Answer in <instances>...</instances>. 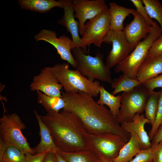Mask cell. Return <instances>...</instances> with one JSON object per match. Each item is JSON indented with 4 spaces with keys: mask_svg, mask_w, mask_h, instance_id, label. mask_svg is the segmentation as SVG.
Returning a JSON list of instances; mask_svg holds the SVG:
<instances>
[{
    "mask_svg": "<svg viewBox=\"0 0 162 162\" xmlns=\"http://www.w3.org/2000/svg\"><path fill=\"white\" fill-rule=\"evenodd\" d=\"M62 96L65 102L63 110L76 116L87 133L113 134L122 136L128 142L129 140L130 134L123 129L117 118L104 105L98 104L92 96L81 91L63 92Z\"/></svg>",
    "mask_w": 162,
    "mask_h": 162,
    "instance_id": "obj_1",
    "label": "cell"
},
{
    "mask_svg": "<svg viewBox=\"0 0 162 162\" xmlns=\"http://www.w3.org/2000/svg\"><path fill=\"white\" fill-rule=\"evenodd\" d=\"M40 117L58 150L75 152L88 149L84 137L86 131L75 115L63 110L47 112Z\"/></svg>",
    "mask_w": 162,
    "mask_h": 162,
    "instance_id": "obj_2",
    "label": "cell"
},
{
    "mask_svg": "<svg viewBox=\"0 0 162 162\" xmlns=\"http://www.w3.org/2000/svg\"><path fill=\"white\" fill-rule=\"evenodd\" d=\"M54 74L65 92L86 93L93 97L99 94L100 86L98 81H92L82 76L79 71L70 69L68 63L58 64L52 67Z\"/></svg>",
    "mask_w": 162,
    "mask_h": 162,
    "instance_id": "obj_3",
    "label": "cell"
},
{
    "mask_svg": "<svg viewBox=\"0 0 162 162\" xmlns=\"http://www.w3.org/2000/svg\"><path fill=\"white\" fill-rule=\"evenodd\" d=\"M162 34L159 25L155 21L147 36L125 59L116 66L115 72H122L130 78L136 79L138 70L144 62L148 51L154 42Z\"/></svg>",
    "mask_w": 162,
    "mask_h": 162,
    "instance_id": "obj_4",
    "label": "cell"
},
{
    "mask_svg": "<svg viewBox=\"0 0 162 162\" xmlns=\"http://www.w3.org/2000/svg\"><path fill=\"white\" fill-rule=\"evenodd\" d=\"M75 60L76 69L83 76L94 81L97 79L104 82L111 83V72L104 62V55L99 52L94 56L86 55L80 47L71 49Z\"/></svg>",
    "mask_w": 162,
    "mask_h": 162,
    "instance_id": "obj_5",
    "label": "cell"
},
{
    "mask_svg": "<svg viewBox=\"0 0 162 162\" xmlns=\"http://www.w3.org/2000/svg\"><path fill=\"white\" fill-rule=\"evenodd\" d=\"M19 116L15 113L5 114L0 119V137L7 146H14L26 153L35 154L22 133L26 128Z\"/></svg>",
    "mask_w": 162,
    "mask_h": 162,
    "instance_id": "obj_6",
    "label": "cell"
},
{
    "mask_svg": "<svg viewBox=\"0 0 162 162\" xmlns=\"http://www.w3.org/2000/svg\"><path fill=\"white\" fill-rule=\"evenodd\" d=\"M88 149L98 158L105 157L113 160L128 141L122 136L113 134H84Z\"/></svg>",
    "mask_w": 162,
    "mask_h": 162,
    "instance_id": "obj_7",
    "label": "cell"
},
{
    "mask_svg": "<svg viewBox=\"0 0 162 162\" xmlns=\"http://www.w3.org/2000/svg\"><path fill=\"white\" fill-rule=\"evenodd\" d=\"M149 93L142 84L130 91L121 93V106L117 117L120 124L132 121L136 114L144 112Z\"/></svg>",
    "mask_w": 162,
    "mask_h": 162,
    "instance_id": "obj_8",
    "label": "cell"
},
{
    "mask_svg": "<svg viewBox=\"0 0 162 162\" xmlns=\"http://www.w3.org/2000/svg\"><path fill=\"white\" fill-rule=\"evenodd\" d=\"M110 30L108 10L89 20L85 25L81 41L84 46L93 44L100 47L103 39Z\"/></svg>",
    "mask_w": 162,
    "mask_h": 162,
    "instance_id": "obj_9",
    "label": "cell"
},
{
    "mask_svg": "<svg viewBox=\"0 0 162 162\" xmlns=\"http://www.w3.org/2000/svg\"><path fill=\"white\" fill-rule=\"evenodd\" d=\"M103 41L112 45L105 63L110 69L125 59L132 51L123 31L117 32L110 30Z\"/></svg>",
    "mask_w": 162,
    "mask_h": 162,
    "instance_id": "obj_10",
    "label": "cell"
},
{
    "mask_svg": "<svg viewBox=\"0 0 162 162\" xmlns=\"http://www.w3.org/2000/svg\"><path fill=\"white\" fill-rule=\"evenodd\" d=\"M34 37L37 41L44 40L52 45L61 59L76 68V61L71 52L72 40L68 37L63 35L58 38L55 31L45 29H42Z\"/></svg>",
    "mask_w": 162,
    "mask_h": 162,
    "instance_id": "obj_11",
    "label": "cell"
},
{
    "mask_svg": "<svg viewBox=\"0 0 162 162\" xmlns=\"http://www.w3.org/2000/svg\"><path fill=\"white\" fill-rule=\"evenodd\" d=\"M73 7L74 17L78 20L79 33L82 36L86 21L109 9L104 0H74Z\"/></svg>",
    "mask_w": 162,
    "mask_h": 162,
    "instance_id": "obj_12",
    "label": "cell"
},
{
    "mask_svg": "<svg viewBox=\"0 0 162 162\" xmlns=\"http://www.w3.org/2000/svg\"><path fill=\"white\" fill-rule=\"evenodd\" d=\"M32 91H39L50 96L62 97L61 91L63 86L56 77L52 67H46L39 74L34 76L31 83Z\"/></svg>",
    "mask_w": 162,
    "mask_h": 162,
    "instance_id": "obj_13",
    "label": "cell"
},
{
    "mask_svg": "<svg viewBox=\"0 0 162 162\" xmlns=\"http://www.w3.org/2000/svg\"><path fill=\"white\" fill-rule=\"evenodd\" d=\"M61 1L64 14L61 19L58 20V23L65 27L67 31L71 34L72 38V49L76 47H81L86 54L87 47L83 44L79 35V22L75 19L73 0Z\"/></svg>",
    "mask_w": 162,
    "mask_h": 162,
    "instance_id": "obj_14",
    "label": "cell"
},
{
    "mask_svg": "<svg viewBox=\"0 0 162 162\" xmlns=\"http://www.w3.org/2000/svg\"><path fill=\"white\" fill-rule=\"evenodd\" d=\"M134 18L126 24L123 32L132 51L141 40L144 39L150 32L152 26L148 24L136 11L133 14Z\"/></svg>",
    "mask_w": 162,
    "mask_h": 162,
    "instance_id": "obj_15",
    "label": "cell"
},
{
    "mask_svg": "<svg viewBox=\"0 0 162 162\" xmlns=\"http://www.w3.org/2000/svg\"><path fill=\"white\" fill-rule=\"evenodd\" d=\"M146 123L150 124V121L145 118L144 115L139 113L134 116L132 121L120 123L122 128L125 132L135 137L141 149L151 147V141L144 128Z\"/></svg>",
    "mask_w": 162,
    "mask_h": 162,
    "instance_id": "obj_16",
    "label": "cell"
},
{
    "mask_svg": "<svg viewBox=\"0 0 162 162\" xmlns=\"http://www.w3.org/2000/svg\"><path fill=\"white\" fill-rule=\"evenodd\" d=\"M109 4L110 30L117 32L123 31L124 20L136 10L119 5L115 2H110Z\"/></svg>",
    "mask_w": 162,
    "mask_h": 162,
    "instance_id": "obj_17",
    "label": "cell"
},
{
    "mask_svg": "<svg viewBox=\"0 0 162 162\" xmlns=\"http://www.w3.org/2000/svg\"><path fill=\"white\" fill-rule=\"evenodd\" d=\"M34 112L39 126V135L40 136L39 143L33 148L34 153L46 152H57L58 149L53 142L49 130L42 121L40 116L36 110H34Z\"/></svg>",
    "mask_w": 162,
    "mask_h": 162,
    "instance_id": "obj_18",
    "label": "cell"
},
{
    "mask_svg": "<svg viewBox=\"0 0 162 162\" xmlns=\"http://www.w3.org/2000/svg\"><path fill=\"white\" fill-rule=\"evenodd\" d=\"M162 74V55L143 62L137 71L136 79L142 83Z\"/></svg>",
    "mask_w": 162,
    "mask_h": 162,
    "instance_id": "obj_19",
    "label": "cell"
},
{
    "mask_svg": "<svg viewBox=\"0 0 162 162\" xmlns=\"http://www.w3.org/2000/svg\"><path fill=\"white\" fill-rule=\"evenodd\" d=\"M18 3L23 9L40 13H45L49 11L55 7L62 8L61 0H19Z\"/></svg>",
    "mask_w": 162,
    "mask_h": 162,
    "instance_id": "obj_20",
    "label": "cell"
},
{
    "mask_svg": "<svg viewBox=\"0 0 162 162\" xmlns=\"http://www.w3.org/2000/svg\"><path fill=\"white\" fill-rule=\"evenodd\" d=\"M100 97L97 103L101 105L107 106L112 115L117 118L121 106V95L115 96L107 91L103 85L99 88Z\"/></svg>",
    "mask_w": 162,
    "mask_h": 162,
    "instance_id": "obj_21",
    "label": "cell"
},
{
    "mask_svg": "<svg viewBox=\"0 0 162 162\" xmlns=\"http://www.w3.org/2000/svg\"><path fill=\"white\" fill-rule=\"evenodd\" d=\"M36 92L38 103L41 105L47 112H59L64 108L65 102L62 97L49 96L39 91Z\"/></svg>",
    "mask_w": 162,
    "mask_h": 162,
    "instance_id": "obj_22",
    "label": "cell"
},
{
    "mask_svg": "<svg viewBox=\"0 0 162 162\" xmlns=\"http://www.w3.org/2000/svg\"><path fill=\"white\" fill-rule=\"evenodd\" d=\"M129 140L120 150L114 162H128L135 156L141 150L139 144L135 137L130 134Z\"/></svg>",
    "mask_w": 162,
    "mask_h": 162,
    "instance_id": "obj_23",
    "label": "cell"
},
{
    "mask_svg": "<svg viewBox=\"0 0 162 162\" xmlns=\"http://www.w3.org/2000/svg\"><path fill=\"white\" fill-rule=\"evenodd\" d=\"M67 162H100L99 158L87 149L75 152L57 151Z\"/></svg>",
    "mask_w": 162,
    "mask_h": 162,
    "instance_id": "obj_24",
    "label": "cell"
},
{
    "mask_svg": "<svg viewBox=\"0 0 162 162\" xmlns=\"http://www.w3.org/2000/svg\"><path fill=\"white\" fill-rule=\"evenodd\" d=\"M142 84L136 79L130 78L126 75L122 74L112 80L111 86L113 90L111 93L115 95L121 92H129Z\"/></svg>",
    "mask_w": 162,
    "mask_h": 162,
    "instance_id": "obj_25",
    "label": "cell"
},
{
    "mask_svg": "<svg viewBox=\"0 0 162 162\" xmlns=\"http://www.w3.org/2000/svg\"><path fill=\"white\" fill-rule=\"evenodd\" d=\"M159 91L150 92L145 108V116L148 120L152 126L154 124L158 110Z\"/></svg>",
    "mask_w": 162,
    "mask_h": 162,
    "instance_id": "obj_26",
    "label": "cell"
},
{
    "mask_svg": "<svg viewBox=\"0 0 162 162\" xmlns=\"http://www.w3.org/2000/svg\"><path fill=\"white\" fill-rule=\"evenodd\" d=\"M142 1L148 15L158 22L162 32V4L158 0H142Z\"/></svg>",
    "mask_w": 162,
    "mask_h": 162,
    "instance_id": "obj_27",
    "label": "cell"
},
{
    "mask_svg": "<svg viewBox=\"0 0 162 162\" xmlns=\"http://www.w3.org/2000/svg\"><path fill=\"white\" fill-rule=\"evenodd\" d=\"M25 154L18 148L14 146H9L7 147L2 161L3 162H25Z\"/></svg>",
    "mask_w": 162,
    "mask_h": 162,
    "instance_id": "obj_28",
    "label": "cell"
},
{
    "mask_svg": "<svg viewBox=\"0 0 162 162\" xmlns=\"http://www.w3.org/2000/svg\"><path fill=\"white\" fill-rule=\"evenodd\" d=\"M159 91L158 106L155 121L148 134L151 141L159 127L162 124V89Z\"/></svg>",
    "mask_w": 162,
    "mask_h": 162,
    "instance_id": "obj_29",
    "label": "cell"
},
{
    "mask_svg": "<svg viewBox=\"0 0 162 162\" xmlns=\"http://www.w3.org/2000/svg\"><path fill=\"white\" fill-rule=\"evenodd\" d=\"M162 55V34L153 43L143 62Z\"/></svg>",
    "mask_w": 162,
    "mask_h": 162,
    "instance_id": "obj_30",
    "label": "cell"
},
{
    "mask_svg": "<svg viewBox=\"0 0 162 162\" xmlns=\"http://www.w3.org/2000/svg\"><path fill=\"white\" fill-rule=\"evenodd\" d=\"M136 9V11L150 25L152 26L155 23L149 16L144 5L142 0H130Z\"/></svg>",
    "mask_w": 162,
    "mask_h": 162,
    "instance_id": "obj_31",
    "label": "cell"
},
{
    "mask_svg": "<svg viewBox=\"0 0 162 162\" xmlns=\"http://www.w3.org/2000/svg\"><path fill=\"white\" fill-rule=\"evenodd\" d=\"M152 147L141 149L135 157L128 162H153Z\"/></svg>",
    "mask_w": 162,
    "mask_h": 162,
    "instance_id": "obj_32",
    "label": "cell"
},
{
    "mask_svg": "<svg viewBox=\"0 0 162 162\" xmlns=\"http://www.w3.org/2000/svg\"><path fill=\"white\" fill-rule=\"evenodd\" d=\"M142 84L150 92L153 91L155 88H162V74L143 82Z\"/></svg>",
    "mask_w": 162,
    "mask_h": 162,
    "instance_id": "obj_33",
    "label": "cell"
},
{
    "mask_svg": "<svg viewBox=\"0 0 162 162\" xmlns=\"http://www.w3.org/2000/svg\"><path fill=\"white\" fill-rule=\"evenodd\" d=\"M152 148L153 162H162V140Z\"/></svg>",
    "mask_w": 162,
    "mask_h": 162,
    "instance_id": "obj_34",
    "label": "cell"
},
{
    "mask_svg": "<svg viewBox=\"0 0 162 162\" xmlns=\"http://www.w3.org/2000/svg\"><path fill=\"white\" fill-rule=\"evenodd\" d=\"M47 152L36 153L33 154L30 153L25 154V162H43Z\"/></svg>",
    "mask_w": 162,
    "mask_h": 162,
    "instance_id": "obj_35",
    "label": "cell"
},
{
    "mask_svg": "<svg viewBox=\"0 0 162 162\" xmlns=\"http://www.w3.org/2000/svg\"><path fill=\"white\" fill-rule=\"evenodd\" d=\"M162 140V124L158 129L151 140V147L158 144Z\"/></svg>",
    "mask_w": 162,
    "mask_h": 162,
    "instance_id": "obj_36",
    "label": "cell"
},
{
    "mask_svg": "<svg viewBox=\"0 0 162 162\" xmlns=\"http://www.w3.org/2000/svg\"><path fill=\"white\" fill-rule=\"evenodd\" d=\"M43 162H57L55 153L48 152Z\"/></svg>",
    "mask_w": 162,
    "mask_h": 162,
    "instance_id": "obj_37",
    "label": "cell"
},
{
    "mask_svg": "<svg viewBox=\"0 0 162 162\" xmlns=\"http://www.w3.org/2000/svg\"><path fill=\"white\" fill-rule=\"evenodd\" d=\"M7 148L5 143L3 140L0 137V162L2 160L3 156Z\"/></svg>",
    "mask_w": 162,
    "mask_h": 162,
    "instance_id": "obj_38",
    "label": "cell"
},
{
    "mask_svg": "<svg viewBox=\"0 0 162 162\" xmlns=\"http://www.w3.org/2000/svg\"><path fill=\"white\" fill-rule=\"evenodd\" d=\"M57 162H67L63 157L58 152L55 153Z\"/></svg>",
    "mask_w": 162,
    "mask_h": 162,
    "instance_id": "obj_39",
    "label": "cell"
},
{
    "mask_svg": "<svg viewBox=\"0 0 162 162\" xmlns=\"http://www.w3.org/2000/svg\"><path fill=\"white\" fill-rule=\"evenodd\" d=\"M99 158L100 162H114L112 160L105 157H100Z\"/></svg>",
    "mask_w": 162,
    "mask_h": 162,
    "instance_id": "obj_40",
    "label": "cell"
},
{
    "mask_svg": "<svg viewBox=\"0 0 162 162\" xmlns=\"http://www.w3.org/2000/svg\"><path fill=\"white\" fill-rule=\"evenodd\" d=\"M0 162H3L2 161H1Z\"/></svg>",
    "mask_w": 162,
    "mask_h": 162,
    "instance_id": "obj_41",
    "label": "cell"
}]
</instances>
